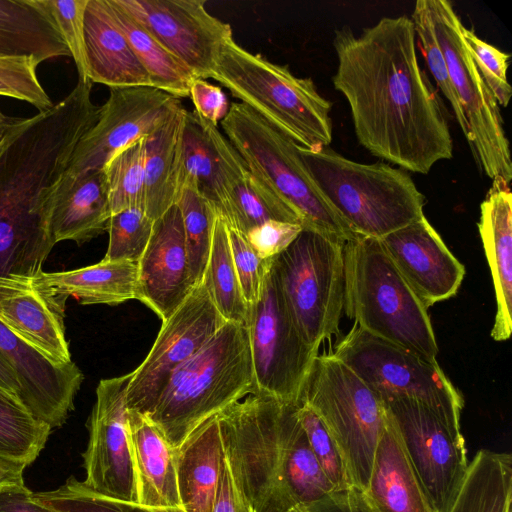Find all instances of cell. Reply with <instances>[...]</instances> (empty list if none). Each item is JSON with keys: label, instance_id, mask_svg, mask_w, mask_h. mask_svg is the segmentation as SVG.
Masks as SVG:
<instances>
[{"label": "cell", "instance_id": "cell-1", "mask_svg": "<svg viewBox=\"0 0 512 512\" xmlns=\"http://www.w3.org/2000/svg\"><path fill=\"white\" fill-rule=\"evenodd\" d=\"M334 88L347 100L358 142L405 171L427 174L453 156L446 118L417 56L413 22L383 17L360 36L335 31Z\"/></svg>", "mask_w": 512, "mask_h": 512}, {"label": "cell", "instance_id": "cell-2", "mask_svg": "<svg viewBox=\"0 0 512 512\" xmlns=\"http://www.w3.org/2000/svg\"><path fill=\"white\" fill-rule=\"evenodd\" d=\"M298 406L248 395L217 415L225 457L253 512H315L337 493L311 450Z\"/></svg>", "mask_w": 512, "mask_h": 512}, {"label": "cell", "instance_id": "cell-3", "mask_svg": "<svg viewBox=\"0 0 512 512\" xmlns=\"http://www.w3.org/2000/svg\"><path fill=\"white\" fill-rule=\"evenodd\" d=\"M253 393L247 327L225 322L173 373L147 417L177 449L205 421Z\"/></svg>", "mask_w": 512, "mask_h": 512}, {"label": "cell", "instance_id": "cell-4", "mask_svg": "<svg viewBox=\"0 0 512 512\" xmlns=\"http://www.w3.org/2000/svg\"><path fill=\"white\" fill-rule=\"evenodd\" d=\"M344 265L347 316L373 336L436 360L439 349L427 308L380 239L357 236L346 242Z\"/></svg>", "mask_w": 512, "mask_h": 512}, {"label": "cell", "instance_id": "cell-5", "mask_svg": "<svg viewBox=\"0 0 512 512\" xmlns=\"http://www.w3.org/2000/svg\"><path fill=\"white\" fill-rule=\"evenodd\" d=\"M211 78L303 149L329 146L332 103L310 78L295 76L240 46L233 37L222 46Z\"/></svg>", "mask_w": 512, "mask_h": 512}, {"label": "cell", "instance_id": "cell-6", "mask_svg": "<svg viewBox=\"0 0 512 512\" xmlns=\"http://www.w3.org/2000/svg\"><path fill=\"white\" fill-rule=\"evenodd\" d=\"M299 149L317 186L356 235L380 239L425 216V196L405 170L356 162L329 146Z\"/></svg>", "mask_w": 512, "mask_h": 512}, {"label": "cell", "instance_id": "cell-7", "mask_svg": "<svg viewBox=\"0 0 512 512\" xmlns=\"http://www.w3.org/2000/svg\"><path fill=\"white\" fill-rule=\"evenodd\" d=\"M220 125L249 172L297 214L304 229L344 243L358 236L325 198L291 138L241 102L230 105Z\"/></svg>", "mask_w": 512, "mask_h": 512}, {"label": "cell", "instance_id": "cell-8", "mask_svg": "<svg viewBox=\"0 0 512 512\" xmlns=\"http://www.w3.org/2000/svg\"><path fill=\"white\" fill-rule=\"evenodd\" d=\"M322 421L338 447L353 487L363 492L386 424L381 397L332 354L314 361L302 402Z\"/></svg>", "mask_w": 512, "mask_h": 512}, {"label": "cell", "instance_id": "cell-9", "mask_svg": "<svg viewBox=\"0 0 512 512\" xmlns=\"http://www.w3.org/2000/svg\"><path fill=\"white\" fill-rule=\"evenodd\" d=\"M345 243L303 229L272 266L291 317L313 349L338 333L345 302Z\"/></svg>", "mask_w": 512, "mask_h": 512}, {"label": "cell", "instance_id": "cell-10", "mask_svg": "<svg viewBox=\"0 0 512 512\" xmlns=\"http://www.w3.org/2000/svg\"><path fill=\"white\" fill-rule=\"evenodd\" d=\"M332 355L353 370L381 399L404 397L430 407L451 428L461 431L464 400L436 360L371 335L358 326Z\"/></svg>", "mask_w": 512, "mask_h": 512}, {"label": "cell", "instance_id": "cell-11", "mask_svg": "<svg viewBox=\"0 0 512 512\" xmlns=\"http://www.w3.org/2000/svg\"><path fill=\"white\" fill-rule=\"evenodd\" d=\"M272 260L259 299L248 307L245 325L254 375L253 395L300 405L318 350L310 347L299 333Z\"/></svg>", "mask_w": 512, "mask_h": 512}, {"label": "cell", "instance_id": "cell-12", "mask_svg": "<svg viewBox=\"0 0 512 512\" xmlns=\"http://www.w3.org/2000/svg\"><path fill=\"white\" fill-rule=\"evenodd\" d=\"M426 3L468 125L471 148L489 178H501L510 184L512 162L499 105L463 40V24L449 1L426 0Z\"/></svg>", "mask_w": 512, "mask_h": 512}, {"label": "cell", "instance_id": "cell-13", "mask_svg": "<svg viewBox=\"0 0 512 512\" xmlns=\"http://www.w3.org/2000/svg\"><path fill=\"white\" fill-rule=\"evenodd\" d=\"M227 321L218 312L203 279L165 321L151 350L131 372L128 410L147 416L173 373L190 360Z\"/></svg>", "mask_w": 512, "mask_h": 512}, {"label": "cell", "instance_id": "cell-14", "mask_svg": "<svg viewBox=\"0 0 512 512\" xmlns=\"http://www.w3.org/2000/svg\"><path fill=\"white\" fill-rule=\"evenodd\" d=\"M382 400L431 503L438 512H448L469 465L462 432L417 400Z\"/></svg>", "mask_w": 512, "mask_h": 512}, {"label": "cell", "instance_id": "cell-15", "mask_svg": "<svg viewBox=\"0 0 512 512\" xmlns=\"http://www.w3.org/2000/svg\"><path fill=\"white\" fill-rule=\"evenodd\" d=\"M131 372L100 380L83 453L85 479L93 492L138 503L134 463L128 435L127 385Z\"/></svg>", "mask_w": 512, "mask_h": 512}, {"label": "cell", "instance_id": "cell-16", "mask_svg": "<svg viewBox=\"0 0 512 512\" xmlns=\"http://www.w3.org/2000/svg\"><path fill=\"white\" fill-rule=\"evenodd\" d=\"M180 102L153 87L109 88L95 124L75 146L62 176L102 169L117 151L155 131Z\"/></svg>", "mask_w": 512, "mask_h": 512}, {"label": "cell", "instance_id": "cell-17", "mask_svg": "<svg viewBox=\"0 0 512 512\" xmlns=\"http://www.w3.org/2000/svg\"><path fill=\"white\" fill-rule=\"evenodd\" d=\"M199 79L211 78L231 26L206 9L205 0H116Z\"/></svg>", "mask_w": 512, "mask_h": 512}, {"label": "cell", "instance_id": "cell-18", "mask_svg": "<svg viewBox=\"0 0 512 512\" xmlns=\"http://www.w3.org/2000/svg\"><path fill=\"white\" fill-rule=\"evenodd\" d=\"M388 256L428 309L454 296L464 265L450 252L425 216L380 238Z\"/></svg>", "mask_w": 512, "mask_h": 512}, {"label": "cell", "instance_id": "cell-19", "mask_svg": "<svg viewBox=\"0 0 512 512\" xmlns=\"http://www.w3.org/2000/svg\"><path fill=\"white\" fill-rule=\"evenodd\" d=\"M66 300L43 286L36 275L0 276V321L59 365L73 362L64 322Z\"/></svg>", "mask_w": 512, "mask_h": 512}, {"label": "cell", "instance_id": "cell-20", "mask_svg": "<svg viewBox=\"0 0 512 512\" xmlns=\"http://www.w3.org/2000/svg\"><path fill=\"white\" fill-rule=\"evenodd\" d=\"M194 287L182 216L175 203L154 221L148 244L137 262L136 299L165 321Z\"/></svg>", "mask_w": 512, "mask_h": 512}, {"label": "cell", "instance_id": "cell-21", "mask_svg": "<svg viewBox=\"0 0 512 512\" xmlns=\"http://www.w3.org/2000/svg\"><path fill=\"white\" fill-rule=\"evenodd\" d=\"M0 351L14 368L20 400L28 412L51 429L62 426L74 409L84 375L74 363L59 365L21 340L0 321Z\"/></svg>", "mask_w": 512, "mask_h": 512}, {"label": "cell", "instance_id": "cell-22", "mask_svg": "<svg viewBox=\"0 0 512 512\" xmlns=\"http://www.w3.org/2000/svg\"><path fill=\"white\" fill-rule=\"evenodd\" d=\"M179 189L190 185L221 215L232 184L248 168L240 154L217 125L186 110L179 168ZM180 191V190H179Z\"/></svg>", "mask_w": 512, "mask_h": 512}, {"label": "cell", "instance_id": "cell-23", "mask_svg": "<svg viewBox=\"0 0 512 512\" xmlns=\"http://www.w3.org/2000/svg\"><path fill=\"white\" fill-rule=\"evenodd\" d=\"M361 493L374 512H438L387 410L386 424L376 446L369 481Z\"/></svg>", "mask_w": 512, "mask_h": 512}, {"label": "cell", "instance_id": "cell-24", "mask_svg": "<svg viewBox=\"0 0 512 512\" xmlns=\"http://www.w3.org/2000/svg\"><path fill=\"white\" fill-rule=\"evenodd\" d=\"M478 230L497 305L491 336L495 341H505L512 332V194L501 178L493 180L480 205Z\"/></svg>", "mask_w": 512, "mask_h": 512}, {"label": "cell", "instance_id": "cell-25", "mask_svg": "<svg viewBox=\"0 0 512 512\" xmlns=\"http://www.w3.org/2000/svg\"><path fill=\"white\" fill-rule=\"evenodd\" d=\"M111 216L104 172L89 171L74 178L59 176L49 194V231L55 245H78L107 231Z\"/></svg>", "mask_w": 512, "mask_h": 512}, {"label": "cell", "instance_id": "cell-26", "mask_svg": "<svg viewBox=\"0 0 512 512\" xmlns=\"http://www.w3.org/2000/svg\"><path fill=\"white\" fill-rule=\"evenodd\" d=\"M88 79L112 87H153L118 25L108 0H88L85 11Z\"/></svg>", "mask_w": 512, "mask_h": 512}, {"label": "cell", "instance_id": "cell-27", "mask_svg": "<svg viewBox=\"0 0 512 512\" xmlns=\"http://www.w3.org/2000/svg\"><path fill=\"white\" fill-rule=\"evenodd\" d=\"M128 435L138 503L150 508H182L175 449L149 418L128 410Z\"/></svg>", "mask_w": 512, "mask_h": 512}, {"label": "cell", "instance_id": "cell-28", "mask_svg": "<svg viewBox=\"0 0 512 512\" xmlns=\"http://www.w3.org/2000/svg\"><path fill=\"white\" fill-rule=\"evenodd\" d=\"M224 455L217 416L175 449L178 493L185 512H212Z\"/></svg>", "mask_w": 512, "mask_h": 512}, {"label": "cell", "instance_id": "cell-29", "mask_svg": "<svg viewBox=\"0 0 512 512\" xmlns=\"http://www.w3.org/2000/svg\"><path fill=\"white\" fill-rule=\"evenodd\" d=\"M36 278L54 294L73 297L82 305L116 306L136 299V262L102 259L69 271H41Z\"/></svg>", "mask_w": 512, "mask_h": 512}, {"label": "cell", "instance_id": "cell-30", "mask_svg": "<svg viewBox=\"0 0 512 512\" xmlns=\"http://www.w3.org/2000/svg\"><path fill=\"white\" fill-rule=\"evenodd\" d=\"M185 113L180 102L165 122L145 137L144 212L153 221L177 201Z\"/></svg>", "mask_w": 512, "mask_h": 512}, {"label": "cell", "instance_id": "cell-31", "mask_svg": "<svg viewBox=\"0 0 512 512\" xmlns=\"http://www.w3.org/2000/svg\"><path fill=\"white\" fill-rule=\"evenodd\" d=\"M0 54L32 56L40 63L70 57L35 0H0Z\"/></svg>", "mask_w": 512, "mask_h": 512}, {"label": "cell", "instance_id": "cell-32", "mask_svg": "<svg viewBox=\"0 0 512 512\" xmlns=\"http://www.w3.org/2000/svg\"><path fill=\"white\" fill-rule=\"evenodd\" d=\"M512 457L480 449L448 512H511Z\"/></svg>", "mask_w": 512, "mask_h": 512}, {"label": "cell", "instance_id": "cell-33", "mask_svg": "<svg viewBox=\"0 0 512 512\" xmlns=\"http://www.w3.org/2000/svg\"><path fill=\"white\" fill-rule=\"evenodd\" d=\"M108 2L135 55L149 74L153 88L179 99L189 97L190 86L197 79L194 73L116 0Z\"/></svg>", "mask_w": 512, "mask_h": 512}, {"label": "cell", "instance_id": "cell-34", "mask_svg": "<svg viewBox=\"0 0 512 512\" xmlns=\"http://www.w3.org/2000/svg\"><path fill=\"white\" fill-rule=\"evenodd\" d=\"M219 216L229 228L244 236L251 229L270 220L302 225L297 214L249 170L232 184L224 210Z\"/></svg>", "mask_w": 512, "mask_h": 512}, {"label": "cell", "instance_id": "cell-35", "mask_svg": "<svg viewBox=\"0 0 512 512\" xmlns=\"http://www.w3.org/2000/svg\"><path fill=\"white\" fill-rule=\"evenodd\" d=\"M203 279L225 321L246 325L248 305L234 266L228 226L219 215L215 219L212 245Z\"/></svg>", "mask_w": 512, "mask_h": 512}, {"label": "cell", "instance_id": "cell-36", "mask_svg": "<svg viewBox=\"0 0 512 512\" xmlns=\"http://www.w3.org/2000/svg\"><path fill=\"white\" fill-rule=\"evenodd\" d=\"M50 431L19 398L0 388V459L29 466L41 453Z\"/></svg>", "mask_w": 512, "mask_h": 512}, {"label": "cell", "instance_id": "cell-37", "mask_svg": "<svg viewBox=\"0 0 512 512\" xmlns=\"http://www.w3.org/2000/svg\"><path fill=\"white\" fill-rule=\"evenodd\" d=\"M176 204L182 216L190 275L196 286L203 281L207 268L217 214L212 205L190 185L180 188Z\"/></svg>", "mask_w": 512, "mask_h": 512}, {"label": "cell", "instance_id": "cell-38", "mask_svg": "<svg viewBox=\"0 0 512 512\" xmlns=\"http://www.w3.org/2000/svg\"><path fill=\"white\" fill-rule=\"evenodd\" d=\"M145 137L117 151L103 166L111 215L130 208L144 211Z\"/></svg>", "mask_w": 512, "mask_h": 512}, {"label": "cell", "instance_id": "cell-39", "mask_svg": "<svg viewBox=\"0 0 512 512\" xmlns=\"http://www.w3.org/2000/svg\"><path fill=\"white\" fill-rule=\"evenodd\" d=\"M33 498L55 512H185L183 508H150L99 495L74 476L59 488L33 493Z\"/></svg>", "mask_w": 512, "mask_h": 512}, {"label": "cell", "instance_id": "cell-40", "mask_svg": "<svg viewBox=\"0 0 512 512\" xmlns=\"http://www.w3.org/2000/svg\"><path fill=\"white\" fill-rule=\"evenodd\" d=\"M410 18L413 22L415 35L420 43L427 66L432 73L438 88L448 100L456 117L457 123L469 142L470 134L468 125L452 85L446 59L436 37L426 0H418L415 3V7Z\"/></svg>", "mask_w": 512, "mask_h": 512}, {"label": "cell", "instance_id": "cell-41", "mask_svg": "<svg viewBox=\"0 0 512 512\" xmlns=\"http://www.w3.org/2000/svg\"><path fill=\"white\" fill-rule=\"evenodd\" d=\"M66 45L78 80H89L85 46V11L88 0H35Z\"/></svg>", "mask_w": 512, "mask_h": 512}, {"label": "cell", "instance_id": "cell-42", "mask_svg": "<svg viewBox=\"0 0 512 512\" xmlns=\"http://www.w3.org/2000/svg\"><path fill=\"white\" fill-rule=\"evenodd\" d=\"M40 64L32 56L0 54V96L27 102L38 112L51 108L54 104L38 78Z\"/></svg>", "mask_w": 512, "mask_h": 512}, {"label": "cell", "instance_id": "cell-43", "mask_svg": "<svg viewBox=\"0 0 512 512\" xmlns=\"http://www.w3.org/2000/svg\"><path fill=\"white\" fill-rule=\"evenodd\" d=\"M154 221L140 208H130L110 216L108 248L104 260L138 262L150 239Z\"/></svg>", "mask_w": 512, "mask_h": 512}, {"label": "cell", "instance_id": "cell-44", "mask_svg": "<svg viewBox=\"0 0 512 512\" xmlns=\"http://www.w3.org/2000/svg\"><path fill=\"white\" fill-rule=\"evenodd\" d=\"M297 415L314 456L337 492L354 488L338 447L316 413L301 403Z\"/></svg>", "mask_w": 512, "mask_h": 512}, {"label": "cell", "instance_id": "cell-45", "mask_svg": "<svg viewBox=\"0 0 512 512\" xmlns=\"http://www.w3.org/2000/svg\"><path fill=\"white\" fill-rule=\"evenodd\" d=\"M461 34L471 57L498 105L506 107L512 95L507 69L511 55L479 38L473 29L462 25Z\"/></svg>", "mask_w": 512, "mask_h": 512}, {"label": "cell", "instance_id": "cell-46", "mask_svg": "<svg viewBox=\"0 0 512 512\" xmlns=\"http://www.w3.org/2000/svg\"><path fill=\"white\" fill-rule=\"evenodd\" d=\"M228 234L242 294L249 307L260 297L264 277L272 259H261L245 236L237 230L228 227Z\"/></svg>", "mask_w": 512, "mask_h": 512}, {"label": "cell", "instance_id": "cell-47", "mask_svg": "<svg viewBox=\"0 0 512 512\" xmlns=\"http://www.w3.org/2000/svg\"><path fill=\"white\" fill-rule=\"evenodd\" d=\"M303 229L297 223L270 220L251 229L245 238L261 259L269 260L289 247Z\"/></svg>", "mask_w": 512, "mask_h": 512}, {"label": "cell", "instance_id": "cell-48", "mask_svg": "<svg viewBox=\"0 0 512 512\" xmlns=\"http://www.w3.org/2000/svg\"><path fill=\"white\" fill-rule=\"evenodd\" d=\"M194 111L208 122L217 125L227 116L230 104L226 94L204 79H195L189 90Z\"/></svg>", "mask_w": 512, "mask_h": 512}, {"label": "cell", "instance_id": "cell-49", "mask_svg": "<svg viewBox=\"0 0 512 512\" xmlns=\"http://www.w3.org/2000/svg\"><path fill=\"white\" fill-rule=\"evenodd\" d=\"M212 512H253L238 488L225 455Z\"/></svg>", "mask_w": 512, "mask_h": 512}, {"label": "cell", "instance_id": "cell-50", "mask_svg": "<svg viewBox=\"0 0 512 512\" xmlns=\"http://www.w3.org/2000/svg\"><path fill=\"white\" fill-rule=\"evenodd\" d=\"M0 512H55L38 503L25 484L0 488Z\"/></svg>", "mask_w": 512, "mask_h": 512}, {"label": "cell", "instance_id": "cell-51", "mask_svg": "<svg viewBox=\"0 0 512 512\" xmlns=\"http://www.w3.org/2000/svg\"><path fill=\"white\" fill-rule=\"evenodd\" d=\"M315 512H374L356 488L333 494Z\"/></svg>", "mask_w": 512, "mask_h": 512}, {"label": "cell", "instance_id": "cell-52", "mask_svg": "<svg viewBox=\"0 0 512 512\" xmlns=\"http://www.w3.org/2000/svg\"><path fill=\"white\" fill-rule=\"evenodd\" d=\"M0 388L13 394L20 400L21 388L16 372L8 359L0 351ZM21 401V400H20Z\"/></svg>", "mask_w": 512, "mask_h": 512}, {"label": "cell", "instance_id": "cell-53", "mask_svg": "<svg viewBox=\"0 0 512 512\" xmlns=\"http://www.w3.org/2000/svg\"><path fill=\"white\" fill-rule=\"evenodd\" d=\"M25 466L0 459V488L24 484Z\"/></svg>", "mask_w": 512, "mask_h": 512}, {"label": "cell", "instance_id": "cell-54", "mask_svg": "<svg viewBox=\"0 0 512 512\" xmlns=\"http://www.w3.org/2000/svg\"><path fill=\"white\" fill-rule=\"evenodd\" d=\"M18 117H11L2 112L0 109V151L3 148L13 126Z\"/></svg>", "mask_w": 512, "mask_h": 512}]
</instances>
